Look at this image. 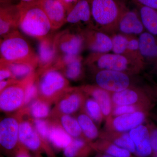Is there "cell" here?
Here are the masks:
<instances>
[{"label": "cell", "mask_w": 157, "mask_h": 157, "mask_svg": "<svg viewBox=\"0 0 157 157\" xmlns=\"http://www.w3.org/2000/svg\"><path fill=\"white\" fill-rule=\"evenodd\" d=\"M16 157H29V155L25 151H20L17 153Z\"/></svg>", "instance_id": "b9f144b4"}, {"label": "cell", "mask_w": 157, "mask_h": 157, "mask_svg": "<svg viewBox=\"0 0 157 157\" xmlns=\"http://www.w3.org/2000/svg\"><path fill=\"white\" fill-rule=\"evenodd\" d=\"M109 141H111L116 145L126 149L131 153H135V144L129 133H123L113 135L109 138Z\"/></svg>", "instance_id": "1f68e13d"}, {"label": "cell", "mask_w": 157, "mask_h": 157, "mask_svg": "<svg viewBox=\"0 0 157 157\" xmlns=\"http://www.w3.org/2000/svg\"><path fill=\"white\" fill-rule=\"evenodd\" d=\"M94 29L111 35L117 33L118 22L125 7L118 0H88Z\"/></svg>", "instance_id": "7a4b0ae2"}, {"label": "cell", "mask_w": 157, "mask_h": 157, "mask_svg": "<svg viewBox=\"0 0 157 157\" xmlns=\"http://www.w3.org/2000/svg\"><path fill=\"white\" fill-rule=\"evenodd\" d=\"M150 138L152 151L154 153H157V128H154L151 132L149 131Z\"/></svg>", "instance_id": "74e56055"}, {"label": "cell", "mask_w": 157, "mask_h": 157, "mask_svg": "<svg viewBox=\"0 0 157 157\" xmlns=\"http://www.w3.org/2000/svg\"><path fill=\"white\" fill-rule=\"evenodd\" d=\"M47 140L57 148L65 149L73 139L59 124H51Z\"/></svg>", "instance_id": "cb8c5ba5"}, {"label": "cell", "mask_w": 157, "mask_h": 157, "mask_svg": "<svg viewBox=\"0 0 157 157\" xmlns=\"http://www.w3.org/2000/svg\"><path fill=\"white\" fill-rule=\"evenodd\" d=\"M145 31L137 10H129L125 7L118 22L117 33L138 36Z\"/></svg>", "instance_id": "8fae6325"}, {"label": "cell", "mask_w": 157, "mask_h": 157, "mask_svg": "<svg viewBox=\"0 0 157 157\" xmlns=\"http://www.w3.org/2000/svg\"><path fill=\"white\" fill-rule=\"evenodd\" d=\"M18 4L20 9L18 28L22 33L38 40L51 36L54 31L51 23L37 0Z\"/></svg>", "instance_id": "6da1fadb"}, {"label": "cell", "mask_w": 157, "mask_h": 157, "mask_svg": "<svg viewBox=\"0 0 157 157\" xmlns=\"http://www.w3.org/2000/svg\"><path fill=\"white\" fill-rule=\"evenodd\" d=\"M85 63L94 70H113L129 74L139 73L144 68L128 57L113 52L90 53Z\"/></svg>", "instance_id": "277c9868"}, {"label": "cell", "mask_w": 157, "mask_h": 157, "mask_svg": "<svg viewBox=\"0 0 157 157\" xmlns=\"http://www.w3.org/2000/svg\"><path fill=\"white\" fill-rule=\"evenodd\" d=\"M110 36L112 39V52L126 56L128 36L119 33H115Z\"/></svg>", "instance_id": "4dcf8cb0"}, {"label": "cell", "mask_w": 157, "mask_h": 157, "mask_svg": "<svg viewBox=\"0 0 157 157\" xmlns=\"http://www.w3.org/2000/svg\"><path fill=\"white\" fill-rule=\"evenodd\" d=\"M83 92L91 96L100 105L104 117H108L112 111V102L109 92L96 86H86L81 88Z\"/></svg>", "instance_id": "44dd1931"}, {"label": "cell", "mask_w": 157, "mask_h": 157, "mask_svg": "<svg viewBox=\"0 0 157 157\" xmlns=\"http://www.w3.org/2000/svg\"><path fill=\"white\" fill-rule=\"evenodd\" d=\"M20 15L18 4L11 1H0V38L17 30Z\"/></svg>", "instance_id": "9c48e42d"}, {"label": "cell", "mask_w": 157, "mask_h": 157, "mask_svg": "<svg viewBox=\"0 0 157 157\" xmlns=\"http://www.w3.org/2000/svg\"><path fill=\"white\" fill-rule=\"evenodd\" d=\"M154 156L155 157H157V153L154 154Z\"/></svg>", "instance_id": "ee69618b"}, {"label": "cell", "mask_w": 157, "mask_h": 157, "mask_svg": "<svg viewBox=\"0 0 157 157\" xmlns=\"http://www.w3.org/2000/svg\"><path fill=\"white\" fill-rule=\"evenodd\" d=\"M10 79H12V75L10 71L0 65V81Z\"/></svg>", "instance_id": "f35d334b"}, {"label": "cell", "mask_w": 157, "mask_h": 157, "mask_svg": "<svg viewBox=\"0 0 157 157\" xmlns=\"http://www.w3.org/2000/svg\"><path fill=\"white\" fill-rule=\"evenodd\" d=\"M65 8L67 9V12L70 9L76 4L79 0H60Z\"/></svg>", "instance_id": "ab89813d"}, {"label": "cell", "mask_w": 157, "mask_h": 157, "mask_svg": "<svg viewBox=\"0 0 157 157\" xmlns=\"http://www.w3.org/2000/svg\"><path fill=\"white\" fill-rule=\"evenodd\" d=\"M41 76L37 82L41 99L47 102L58 99L69 88V82L54 66L40 70Z\"/></svg>", "instance_id": "5b68a950"}, {"label": "cell", "mask_w": 157, "mask_h": 157, "mask_svg": "<svg viewBox=\"0 0 157 157\" xmlns=\"http://www.w3.org/2000/svg\"><path fill=\"white\" fill-rule=\"evenodd\" d=\"M27 78L10 85L0 93V110L11 112L23 107Z\"/></svg>", "instance_id": "ba28073f"}, {"label": "cell", "mask_w": 157, "mask_h": 157, "mask_svg": "<svg viewBox=\"0 0 157 157\" xmlns=\"http://www.w3.org/2000/svg\"><path fill=\"white\" fill-rule=\"evenodd\" d=\"M81 29L85 48H87L90 53H105L111 52L112 39L110 35L95 29Z\"/></svg>", "instance_id": "30bf717a"}, {"label": "cell", "mask_w": 157, "mask_h": 157, "mask_svg": "<svg viewBox=\"0 0 157 157\" xmlns=\"http://www.w3.org/2000/svg\"><path fill=\"white\" fill-rule=\"evenodd\" d=\"M145 118V113L140 110L118 116L112 121V127L117 132H128L141 125Z\"/></svg>", "instance_id": "ffe728a7"}, {"label": "cell", "mask_w": 157, "mask_h": 157, "mask_svg": "<svg viewBox=\"0 0 157 157\" xmlns=\"http://www.w3.org/2000/svg\"><path fill=\"white\" fill-rule=\"evenodd\" d=\"M18 81L14 80L13 79H8V80H3V81H0V93L4 89L6 88V87L10 85L13 84L15 82H17Z\"/></svg>", "instance_id": "60d3db41"}, {"label": "cell", "mask_w": 157, "mask_h": 157, "mask_svg": "<svg viewBox=\"0 0 157 157\" xmlns=\"http://www.w3.org/2000/svg\"><path fill=\"white\" fill-rule=\"evenodd\" d=\"M102 157H114L108 154H105L104 155H103V156Z\"/></svg>", "instance_id": "7bdbcfd3"}, {"label": "cell", "mask_w": 157, "mask_h": 157, "mask_svg": "<svg viewBox=\"0 0 157 157\" xmlns=\"http://www.w3.org/2000/svg\"><path fill=\"white\" fill-rule=\"evenodd\" d=\"M135 6L145 31L157 37V10L140 5Z\"/></svg>", "instance_id": "603a6c76"}, {"label": "cell", "mask_w": 157, "mask_h": 157, "mask_svg": "<svg viewBox=\"0 0 157 157\" xmlns=\"http://www.w3.org/2000/svg\"><path fill=\"white\" fill-rule=\"evenodd\" d=\"M0 65L10 71L12 78L18 81L25 80L33 75L37 66L25 63H9L0 59Z\"/></svg>", "instance_id": "7402d4cb"}, {"label": "cell", "mask_w": 157, "mask_h": 157, "mask_svg": "<svg viewBox=\"0 0 157 157\" xmlns=\"http://www.w3.org/2000/svg\"><path fill=\"white\" fill-rule=\"evenodd\" d=\"M11 1V0H0V1Z\"/></svg>", "instance_id": "bcb514c9"}, {"label": "cell", "mask_w": 157, "mask_h": 157, "mask_svg": "<svg viewBox=\"0 0 157 157\" xmlns=\"http://www.w3.org/2000/svg\"><path fill=\"white\" fill-rule=\"evenodd\" d=\"M59 123L60 125L71 137L78 138L82 134L77 119L70 115L61 114Z\"/></svg>", "instance_id": "4316f807"}, {"label": "cell", "mask_w": 157, "mask_h": 157, "mask_svg": "<svg viewBox=\"0 0 157 157\" xmlns=\"http://www.w3.org/2000/svg\"><path fill=\"white\" fill-rule=\"evenodd\" d=\"M81 89L69 88L58 99L56 108L61 114L70 115L77 111L83 102V95Z\"/></svg>", "instance_id": "2e32d148"}, {"label": "cell", "mask_w": 157, "mask_h": 157, "mask_svg": "<svg viewBox=\"0 0 157 157\" xmlns=\"http://www.w3.org/2000/svg\"><path fill=\"white\" fill-rule=\"evenodd\" d=\"M55 45L59 56L80 55L85 48L84 40L81 29L66 30L54 37Z\"/></svg>", "instance_id": "8992f818"}, {"label": "cell", "mask_w": 157, "mask_h": 157, "mask_svg": "<svg viewBox=\"0 0 157 157\" xmlns=\"http://www.w3.org/2000/svg\"><path fill=\"white\" fill-rule=\"evenodd\" d=\"M2 39H1V38H0V44H1V42H2Z\"/></svg>", "instance_id": "f6af8a7d"}, {"label": "cell", "mask_w": 157, "mask_h": 157, "mask_svg": "<svg viewBox=\"0 0 157 157\" xmlns=\"http://www.w3.org/2000/svg\"><path fill=\"white\" fill-rule=\"evenodd\" d=\"M29 111L34 119H44L50 114V108L48 102L39 98L32 102L29 106Z\"/></svg>", "instance_id": "83f0119b"}, {"label": "cell", "mask_w": 157, "mask_h": 157, "mask_svg": "<svg viewBox=\"0 0 157 157\" xmlns=\"http://www.w3.org/2000/svg\"><path fill=\"white\" fill-rule=\"evenodd\" d=\"M85 145L84 140L79 138H74L71 143L64 149V155L66 157H76Z\"/></svg>", "instance_id": "836d02e7"}, {"label": "cell", "mask_w": 157, "mask_h": 157, "mask_svg": "<svg viewBox=\"0 0 157 157\" xmlns=\"http://www.w3.org/2000/svg\"><path fill=\"white\" fill-rule=\"evenodd\" d=\"M138 39L140 56L144 66L147 63L157 64V37L145 31Z\"/></svg>", "instance_id": "ac0fdd59"}, {"label": "cell", "mask_w": 157, "mask_h": 157, "mask_svg": "<svg viewBox=\"0 0 157 157\" xmlns=\"http://www.w3.org/2000/svg\"><path fill=\"white\" fill-rule=\"evenodd\" d=\"M98 149L114 157H132L130 151L109 141H101L96 145Z\"/></svg>", "instance_id": "f1b7e54d"}, {"label": "cell", "mask_w": 157, "mask_h": 157, "mask_svg": "<svg viewBox=\"0 0 157 157\" xmlns=\"http://www.w3.org/2000/svg\"><path fill=\"white\" fill-rule=\"evenodd\" d=\"M37 53L38 66L40 70L54 66L59 57L55 45L54 37L51 36L38 40Z\"/></svg>", "instance_id": "5bb4252c"}, {"label": "cell", "mask_w": 157, "mask_h": 157, "mask_svg": "<svg viewBox=\"0 0 157 157\" xmlns=\"http://www.w3.org/2000/svg\"><path fill=\"white\" fill-rule=\"evenodd\" d=\"M134 142L135 153L140 157H147L152 153L149 130L145 126L140 125L132 129L129 133Z\"/></svg>", "instance_id": "e0dca14e"}, {"label": "cell", "mask_w": 157, "mask_h": 157, "mask_svg": "<svg viewBox=\"0 0 157 157\" xmlns=\"http://www.w3.org/2000/svg\"><path fill=\"white\" fill-rule=\"evenodd\" d=\"M34 128L42 139L47 140L51 124L42 119H35L33 121Z\"/></svg>", "instance_id": "e575fe53"}, {"label": "cell", "mask_w": 157, "mask_h": 157, "mask_svg": "<svg viewBox=\"0 0 157 157\" xmlns=\"http://www.w3.org/2000/svg\"><path fill=\"white\" fill-rule=\"evenodd\" d=\"M135 5H140L157 10V0H130Z\"/></svg>", "instance_id": "8d00e7d4"}, {"label": "cell", "mask_w": 157, "mask_h": 157, "mask_svg": "<svg viewBox=\"0 0 157 157\" xmlns=\"http://www.w3.org/2000/svg\"><path fill=\"white\" fill-rule=\"evenodd\" d=\"M82 132L87 139L94 140L98 137L99 132L97 126L90 117L84 113L79 114L77 119Z\"/></svg>", "instance_id": "484cf974"}, {"label": "cell", "mask_w": 157, "mask_h": 157, "mask_svg": "<svg viewBox=\"0 0 157 157\" xmlns=\"http://www.w3.org/2000/svg\"><path fill=\"white\" fill-rule=\"evenodd\" d=\"M50 20L53 30L66 23L67 11L60 0H37Z\"/></svg>", "instance_id": "9a60e30c"}, {"label": "cell", "mask_w": 157, "mask_h": 157, "mask_svg": "<svg viewBox=\"0 0 157 157\" xmlns=\"http://www.w3.org/2000/svg\"><path fill=\"white\" fill-rule=\"evenodd\" d=\"M19 122L11 117H6L0 121V145L6 149L14 148L19 141Z\"/></svg>", "instance_id": "4fadbf2b"}, {"label": "cell", "mask_w": 157, "mask_h": 157, "mask_svg": "<svg viewBox=\"0 0 157 157\" xmlns=\"http://www.w3.org/2000/svg\"><path fill=\"white\" fill-rule=\"evenodd\" d=\"M19 141L27 148L36 151L41 145V137L34 128L32 123L29 121L20 122Z\"/></svg>", "instance_id": "d6986e66"}, {"label": "cell", "mask_w": 157, "mask_h": 157, "mask_svg": "<svg viewBox=\"0 0 157 157\" xmlns=\"http://www.w3.org/2000/svg\"><path fill=\"white\" fill-rule=\"evenodd\" d=\"M66 23L80 26L85 28H94L89 2L88 0H79L68 11Z\"/></svg>", "instance_id": "7c38bea8"}, {"label": "cell", "mask_w": 157, "mask_h": 157, "mask_svg": "<svg viewBox=\"0 0 157 157\" xmlns=\"http://www.w3.org/2000/svg\"><path fill=\"white\" fill-rule=\"evenodd\" d=\"M112 94L111 100L113 104L116 106L134 105L140 101V98L138 91L130 87Z\"/></svg>", "instance_id": "d4e9b609"}, {"label": "cell", "mask_w": 157, "mask_h": 157, "mask_svg": "<svg viewBox=\"0 0 157 157\" xmlns=\"http://www.w3.org/2000/svg\"><path fill=\"white\" fill-rule=\"evenodd\" d=\"M86 114L93 121L97 122H100L104 116L102 113L101 107L97 101L94 99H88L85 104Z\"/></svg>", "instance_id": "d6a6232c"}, {"label": "cell", "mask_w": 157, "mask_h": 157, "mask_svg": "<svg viewBox=\"0 0 157 157\" xmlns=\"http://www.w3.org/2000/svg\"><path fill=\"white\" fill-rule=\"evenodd\" d=\"M95 71L96 85L109 92H117L130 88L131 74L113 70Z\"/></svg>", "instance_id": "52a82bcc"}, {"label": "cell", "mask_w": 157, "mask_h": 157, "mask_svg": "<svg viewBox=\"0 0 157 157\" xmlns=\"http://www.w3.org/2000/svg\"><path fill=\"white\" fill-rule=\"evenodd\" d=\"M128 36V42L126 56L137 62L144 67L145 66L140 56L139 50L138 37L132 36Z\"/></svg>", "instance_id": "f546056e"}, {"label": "cell", "mask_w": 157, "mask_h": 157, "mask_svg": "<svg viewBox=\"0 0 157 157\" xmlns=\"http://www.w3.org/2000/svg\"><path fill=\"white\" fill-rule=\"evenodd\" d=\"M0 59L9 63H28L38 66L36 53L17 30L2 39Z\"/></svg>", "instance_id": "3957f363"}, {"label": "cell", "mask_w": 157, "mask_h": 157, "mask_svg": "<svg viewBox=\"0 0 157 157\" xmlns=\"http://www.w3.org/2000/svg\"><path fill=\"white\" fill-rule=\"evenodd\" d=\"M138 107L135 105H120L116 106L113 111L116 116L132 113L138 111Z\"/></svg>", "instance_id": "d590c367"}]
</instances>
